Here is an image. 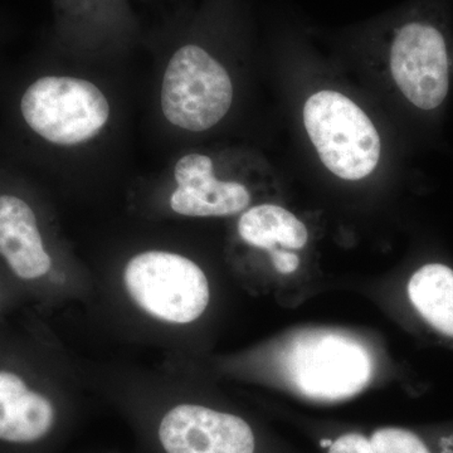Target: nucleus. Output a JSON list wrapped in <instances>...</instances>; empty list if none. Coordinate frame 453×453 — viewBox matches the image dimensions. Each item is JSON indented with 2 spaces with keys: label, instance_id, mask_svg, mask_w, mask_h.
<instances>
[{
  "label": "nucleus",
  "instance_id": "4468645a",
  "mask_svg": "<svg viewBox=\"0 0 453 453\" xmlns=\"http://www.w3.org/2000/svg\"><path fill=\"white\" fill-rule=\"evenodd\" d=\"M320 446L326 453H375L371 436L360 432H347L336 438H324Z\"/></svg>",
  "mask_w": 453,
  "mask_h": 453
},
{
  "label": "nucleus",
  "instance_id": "1a4fd4ad",
  "mask_svg": "<svg viewBox=\"0 0 453 453\" xmlns=\"http://www.w3.org/2000/svg\"><path fill=\"white\" fill-rule=\"evenodd\" d=\"M173 180L169 204L180 216H234L251 203V195L243 184L216 177L213 160L208 155L190 153L179 157Z\"/></svg>",
  "mask_w": 453,
  "mask_h": 453
},
{
  "label": "nucleus",
  "instance_id": "20e7f679",
  "mask_svg": "<svg viewBox=\"0 0 453 453\" xmlns=\"http://www.w3.org/2000/svg\"><path fill=\"white\" fill-rule=\"evenodd\" d=\"M124 281L140 309L166 323H193L210 303L207 276L192 259L178 253L134 256L125 267Z\"/></svg>",
  "mask_w": 453,
  "mask_h": 453
},
{
  "label": "nucleus",
  "instance_id": "0eeeda50",
  "mask_svg": "<svg viewBox=\"0 0 453 453\" xmlns=\"http://www.w3.org/2000/svg\"><path fill=\"white\" fill-rule=\"evenodd\" d=\"M159 438L166 453H256L255 432L235 414L180 404L164 416Z\"/></svg>",
  "mask_w": 453,
  "mask_h": 453
},
{
  "label": "nucleus",
  "instance_id": "f8f14e48",
  "mask_svg": "<svg viewBox=\"0 0 453 453\" xmlns=\"http://www.w3.org/2000/svg\"><path fill=\"white\" fill-rule=\"evenodd\" d=\"M408 296L423 320L436 332L453 339V270L443 264H427L408 282Z\"/></svg>",
  "mask_w": 453,
  "mask_h": 453
},
{
  "label": "nucleus",
  "instance_id": "dca6fc26",
  "mask_svg": "<svg viewBox=\"0 0 453 453\" xmlns=\"http://www.w3.org/2000/svg\"><path fill=\"white\" fill-rule=\"evenodd\" d=\"M0 303H2V288H0Z\"/></svg>",
  "mask_w": 453,
  "mask_h": 453
},
{
  "label": "nucleus",
  "instance_id": "7ed1b4c3",
  "mask_svg": "<svg viewBox=\"0 0 453 453\" xmlns=\"http://www.w3.org/2000/svg\"><path fill=\"white\" fill-rule=\"evenodd\" d=\"M303 124L321 162L336 177L359 180L377 168L380 134L350 98L335 91L312 95L303 107Z\"/></svg>",
  "mask_w": 453,
  "mask_h": 453
},
{
  "label": "nucleus",
  "instance_id": "423d86ee",
  "mask_svg": "<svg viewBox=\"0 0 453 453\" xmlns=\"http://www.w3.org/2000/svg\"><path fill=\"white\" fill-rule=\"evenodd\" d=\"M288 368L295 387L319 401H339L357 395L371 380L372 372L365 347L338 334L299 340L291 349Z\"/></svg>",
  "mask_w": 453,
  "mask_h": 453
},
{
  "label": "nucleus",
  "instance_id": "f257e3e1",
  "mask_svg": "<svg viewBox=\"0 0 453 453\" xmlns=\"http://www.w3.org/2000/svg\"><path fill=\"white\" fill-rule=\"evenodd\" d=\"M23 124L35 138L62 149L100 138L111 120V103L91 80L73 74L37 77L20 95Z\"/></svg>",
  "mask_w": 453,
  "mask_h": 453
},
{
  "label": "nucleus",
  "instance_id": "ddd939ff",
  "mask_svg": "<svg viewBox=\"0 0 453 453\" xmlns=\"http://www.w3.org/2000/svg\"><path fill=\"white\" fill-rule=\"evenodd\" d=\"M371 440L375 453H453V431L427 437L414 429L381 427Z\"/></svg>",
  "mask_w": 453,
  "mask_h": 453
},
{
  "label": "nucleus",
  "instance_id": "6e6552de",
  "mask_svg": "<svg viewBox=\"0 0 453 453\" xmlns=\"http://www.w3.org/2000/svg\"><path fill=\"white\" fill-rule=\"evenodd\" d=\"M0 262L26 283H41L55 265L37 208L13 188H0Z\"/></svg>",
  "mask_w": 453,
  "mask_h": 453
},
{
  "label": "nucleus",
  "instance_id": "39448f33",
  "mask_svg": "<svg viewBox=\"0 0 453 453\" xmlns=\"http://www.w3.org/2000/svg\"><path fill=\"white\" fill-rule=\"evenodd\" d=\"M393 80L417 109L431 111L449 91V47L434 16H412L396 27L389 50Z\"/></svg>",
  "mask_w": 453,
  "mask_h": 453
},
{
  "label": "nucleus",
  "instance_id": "f03ea898",
  "mask_svg": "<svg viewBox=\"0 0 453 453\" xmlns=\"http://www.w3.org/2000/svg\"><path fill=\"white\" fill-rule=\"evenodd\" d=\"M234 101L231 77L219 59L195 43L179 47L164 68L159 103L175 129L201 133L225 119Z\"/></svg>",
  "mask_w": 453,
  "mask_h": 453
},
{
  "label": "nucleus",
  "instance_id": "9d476101",
  "mask_svg": "<svg viewBox=\"0 0 453 453\" xmlns=\"http://www.w3.org/2000/svg\"><path fill=\"white\" fill-rule=\"evenodd\" d=\"M55 423L50 396L35 388L19 366L0 359V445H38L50 436Z\"/></svg>",
  "mask_w": 453,
  "mask_h": 453
},
{
  "label": "nucleus",
  "instance_id": "9b49d317",
  "mask_svg": "<svg viewBox=\"0 0 453 453\" xmlns=\"http://www.w3.org/2000/svg\"><path fill=\"white\" fill-rule=\"evenodd\" d=\"M238 234L250 246L268 253L277 251V246L301 250L309 240L305 225L275 204H259L244 211L238 222Z\"/></svg>",
  "mask_w": 453,
  "mask_h": 453
},
{
  "label": "nucleus",
  "instance_id": "2eb2a0df",
  "mask_svg": "<svg viewBox=\"0 0 453 453\" xmlns=\"http://www.w3.org/2000/svg\"><path fill=\"white\" fill-rule=\"evenodd\" d=\"M273 258V266L279 273H295L300 266V258L296 253L285 251V250H277V251L270 253Z\"/></svg>",
  "mask_w": 453,
  "mask_h": 453
}]
</instances>
